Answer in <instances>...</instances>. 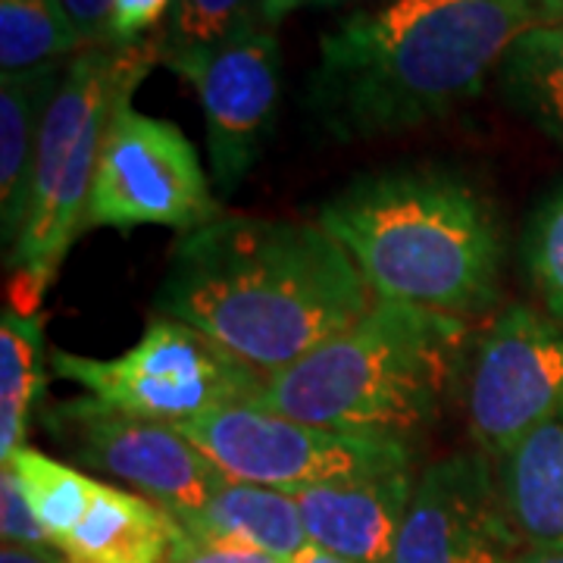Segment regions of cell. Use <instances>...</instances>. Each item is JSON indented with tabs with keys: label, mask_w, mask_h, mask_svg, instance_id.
<instances>
[{
	"label": "cell",
	"mask_w": 563,
	"mask_h": 563,
	"mask_svg": "<svg viewBox=\"0 0 563 563\" xmlns=\"http://www.w3.org/2000/svg\"><path fill=\"white\" fill-rule=\"evenodd\" d=\"M376 303L320 220L217 217L181 235L157 313L188 322L273 376L344 332Z\"/></svg>",
	"instance_id": "cell-1"
},
{
	"label": "cell",
	"mask_w": 563,
	"mask_h": 563,
	"mask_svg": "<svg viewBox=\"0 0 563 563\" xmlns=\"http://www.w3.org/2000/svg\"><path fill=\"white\" fill-rule=\"evenodd\" d=\"M536 25L532 0H385L322 35L303 103L335 141L401 135L473 101Z\"/></svg>",
	"instance_id": "cell-2"
},
{
	"label": "cell",
	"mask_w": 563,
	"mask_h": 563,
	"mask_svg": "<svg viewBox=\"0 0 563 563\" xmlns=\"http://www.w3.org/2000/svg\"><path fill=\"white\" fill-rule=\"evenodd\" d=\"M376 301L454 320L488 313L501 295L504 229L495 203L461 173L404 166L351 181L320 207Z\"/></svg>",
	"instance_id": "cell-3"
},
{
	"label": "cell",
	"mask_w": 563,
	"mask_h": 563,
	"mask_svg": "<svg viewBox=\"0 0 563 563\" xmlns=\"http://www.w3.org/2000/svg\"><path fill=\"white\" fill-rule=\"evenodd\" d=\"M466 320L376 301L298 363L266 376L261 407L354 439L407 444L461 379Z\"/></svg>",
	"instance_id": "cell-4"
},
{
	"label": "cell",
	"mask_w": 563,
	"mask_h": 563,
	"mask_svg": "<svg viewBox=\"0 0 563 563\" xmlns=\"http://www.w3.org/2000/svg\"><path fill=\"white\" fill-rule=\"evenodd\" d=\"M161 47L157 38L129 47H85L66 63L41 125L25 222L16 244L7 251V307L20 313L41 310L44 291L81 235L110 117L120 101L139 91L151 66L161 63Z\"/></svg>",
	"instance_id": "cell-5"
},
{
	"label": "cell",
	"mask_w": 563,
	"mask_h": 563,
	"mask_svg": "<svg viewBox=\"0 0 563 563\" xmlns=\"http://www.w3.org/2000/svg\"><path fill=\"white\" fill-rule=\"evenodd\" d=\"M51 366L103 407L176 429L222 407L257 404L266 385L261 369L166 313L151 317L141 342L113 361L54 351Z\"/></svg>",
	"instance_id": "cell-6"
},
{
	"label": "cell",
	"mask_w": 563,
	"mask_h": 563,
	"mask_svg": "<svg viewBox=\"0 0 563 563\" xmlns=\"http://www.w3.org/2000/svg\"><path fill=\"white\" fill-rule=\"evenodd\" d=\"M222 217L195 144L176 122L147 117L132 98L113 110L81 232L163 225L181 235Z\"/></svg>",
	"instance_id": "cell-7"
},
{
	"label": "cell",
	"mask_w": 563,
	"mask_h": 563,
	"mask_svg": "<svg viewBox=\"0 0 563 563\" xmlns=\"http://www.w3.org/2000/svg\"><path fill=\"white\" fill-rule=\"evenodd\" d=\"M229 479L298 495L303 488L410 470L413 448L354 439L273 413L261 404H235L179 426Z\"/></svg>",
	"instance_id": "cell-8"
},
{
	"label": "cell",
	"mask_w": 563,
	"mask_h": 563,
	"mask_svg": "<svg viewBox=\"0 0 563 563\" xmlns=\"http://www.w3.org/2000/svg\"><path fill=\"white\" fill-rule=\"evenodd\" d=\"M161 63L198 91L210 176L220 195H232L261 161L276 125L282 91L276 29L254 20L213 44L161 47Z\"/></svg>",
	"instance_id": "cell-9"
},
{
	"label": "cell",
	"mask_w": 563,
	"mask_h": 563,
	"mask_svg": "<svg viewBox=\"0 0 563 563\" xmlns=\"http://www.w3.org/2000/svg\"><path fill=\"white\" fill-rule=\"evenodd\" d=\"M463 410L479 454L501 461L563 410V322L507 307L463 363Z\"/></svg>",
	"instance_id": "cell-10"
},
{
	"label": "cell",
	"mask_w": 563,
	"mask_h": 563,
	"mask_svg": "<svg viewBox=\"0 0 563 563\" xmlns=\"http://www.w3.org/2000/svg\"><path fill=\"white\" fill-rule=\"evenodd\" d=\"M44 426L76 461L161 504L173 520L198 514L229 483L220 466L176 426L129 417L88 395L51 407Z\"/></svg>",
	"instance_id": "cell-11"
},
{
	"label": "cell",
	"mask_w": 563,
	"mask_h": 563,
	"mask_svg": "<svg viewBox=\"0 0 563 563\" xmlns=\"http://www.w3.org/2000/svg\"><path fill=\"white\" fill-rule=\"evenodd\" d=\"M523 551L485 454H454L417 476L395 563H514Z\"/></svg>",
	"instance_id": "cell-12"
},
{
	"label": "cell",
	"mask_w": 563,
	"mask_h": 563,
	"mask_svg": "<svg viewBox=\"0 0 563 563\" xmlns=\"http://www.w3.org/2000/svg\"><path fill=\"white\" fill-rule=\"evenodd\" d=\"M417 488L413 470H388L295 495L310 544L354 563H395Z\"/></svg>",
	"instance_id": "cell-13"
},
{
	"label": "cell",
	"mask_w": 563,
	"mask_h": 563,
	"mask_svg": "<svg viewBox=\"0 0 563 563\" xmlns=\"http://www.w3.org/2000/svg\"><path fill=\"white\" fill-rule=\"evenodd\" d=\"M498 488L526 551H563V410L498 461Z\"/></svg>",
	"instance_id": "cell-14"
},
{
	"label": "cell",
	"mask_w": 563,
	"mask_h": 563,
	"mask_svg": "<svg viewBox=\"0 0 563 563\" xmlns=\"http://www.w3.org/2000/svg\"><path fill=\"white\" fill-rule=\"evenodd\" d=\"M69 63V60H66ZM66 63L0 76V235L10 251L22 232L41 125L60 88Z\"/></svg>",
	"instance_id": "cell-15"
},
{
	"label": "cell",
	"mask_w": 563,
	"mask_h": 563,
	"mask_svg": "<svg viewBox=\"0 0 563 563\" xmlns=\"http://www.w3.org/2000/svg\"><path fill=\"white\" fill-rule=\"evenodd\" d=\"M173 517L161 504L101 483L81 523L57 544L66 563H163Z\"/></svg>",
	"instance_id": "cell-16"
},
{
	"label": "cell",
	"mask_w": 563,
	"mask_h": 563,
	"mask_svg": "<svg viewBox=\"0 0 563 563\" xmlns=\"http://www.w3.org/2000/svg\"><path fill=\"white\" fill-rule=\"evenodd\" d=\"M173 523L201 539H222V542L257 548L285 563L295 561L310 544L295 495L239 483V479L220 485L217 495L198 514Z\"/></svg>",
	"instance_id": "cell-17"
},
{
	"label": "cell",
	"mask_w": 563,
	"mask_h": 563,
	"mask_svg": "<svg viewBox=\"0 0 563 563\" xmlns=\"http://www.w3.org/2000/svg\"><path fill=\"white\" fill-rule=\"evenodd\" d=\"M498 88L520 117L563 144V25H536L514 41L498 66Z\"/></svg>",
	"instance_id": "cell-18"
},
{
	"label": "cell",
	"mask_w": 563,
	"mask_h": 563,
	"mask_svg": "<svg viewBox=\"0 0 563 563\" xmlns=\"http://www.w3.org/2000/svg\"><path fill=\"white\" fill-rule=\"evenodd\" d=\"M44 320L13 307L0 317V463L25 448L44 385Z\"/></svg>",
	"instance_id": "cell-19"
},
{
	"label": "cell",
	"mask_w": 563,
	"mask_h": 563,
	"mask_svg": "<svg viewBox=\"0 0 563 563\" xmlns=\"http://www.w3.org/2000/svg\"><path fill=\"white\" fill-rule=\"evenodd\" d=\"M85 51L63 0H0V69L29 73Z\"/></svg>",
	"instance_id": "cell-20"
},
{
	"label": "cell",
	"mask_w": 563,
	"mask_h": 563,
	"mask_svg": "<svg viewBox=\"0 0 563 563\" xmlns=\"http://www.w3.org/2000/svg\"><path fill=\"white\" fill-rule=\"evenodd\" d=\"M7 463L16 470L25 498H29L38 523L44 526V532L51 536V542L57 548L81 523V517L88 514L101 483L76 470V466H69V463L41 454L29 444L16 451Z\"/></svg>",
	"instance_id": "cell-21"
},
{
	"label": "cell",
	"mask_w": 563,
	"mask_h": 563,
	"mask_svg": "<svg viewBox=\"0 0 563 563\" xmlns=\"http://www.w3.org/2000/svg\"><path fill=\"white\" fill-rule=\"evenodd\" d=\"M523 261L548 317L563 322V181L536 207L526 229Z\"/></svg>",
	"instance_id": "cell-22"
},
{
	"label": "cell",
	"mask_w": 563,
	"mask_h": 563,
	"mask_svg": "<svg viewBox=\"0 0 563 563\" xmlns=\"http://www.w3.org/2000/svg\"><path fill=\"white\" fill-rule=\"evenodd\" d=\"M257 20V0H176L163 47H198L229 38Z\"/></svg>",
	"instance_id": "cell-23"
},
{
	"label": "cell",
	"mask_w": 563,
	"mask_h": 563,
	"mask_svg": "<svg viewBox=\"0 0 563 563\" xmlns=\"http://www.w3.org/2000/svg\"><path fill=\"white\" fill-rule=\"evenodd\" d=\"M0 536L3 544L25 551H57L44 526L38 523L32 504L22 492L20 476L10 463H0Z\"/></svg>",
	"instance_id": "cell-24"
},
{
	"label": "cell",
	"mask_w": 563,
	"mask_h": 563,
	"mask_svg": "<svg viewBox=\"0 0 563 563\" xmlns=\"http://www.w3.org/2000/svg\"><path fill=\"white\" fill-rule=\"evenodd\" d=\"M163 563H285L266 551L247 548L239 542H222V539H201L185 532L181 526L173 523L169 536V551Z\"/></svg>",
	"instance_id": "cell-25"
},
{
	"label": "cell",
	"mask_w": 563,
	"mask_h": 563,
	"mask_svg": "<svg viewBox=\"0 0 563 563\" xmlns=\"http://www.w3.org/2000/svg\"><path fill=\"white\" fill-rule=\"evenodd\" d=\"M173 7H176V0H113L110 44L129 47V44L147 41V32L157 29Z\"/></svg>",
	"instance_id": "cell-26"
},
{
	"label": "cell",
	"mask_w": 563,
	"mask_h": 563,
	"mask_svg": "<svg viewBox=\"0 0 563 563\" xmlns=\"http://www.w3.org/2000/svg\"><path fill=\"white\" fill-rule=\"evenodd\" d=\"M63 7L79 29L85 47H110L113 0H63Z\"/></svg>",
	"instance_id": "cell-27"
},
{
	"label": "cell",
	"mask_w": 563,
	"mask_h": 563,
	"mask_svg": "<svg viewBox=\"0 0 563 563\" xmlns=\"http://www.w3.org/2000/svg\"><path fill=\"white\" fill-rule=\"evenodd\" d=\"M303 3H313V0H257V20L276 29L288 13H295Z\"/></svg>",
	"instance_id": "cell-28"
},
{
	"label": "cell",
	"mask_w": 563,
	"mask_h": 563,
	"mask_svg": "<svg viewBox=\"0 0 563 563\" xmlns=\"http://www.w3.org/2000/svg\"><path fill=\"white\" fill-rule=\"evenodd\" d=\"M0 563H66V558L60 551H25V548L3 544Z\"/></svg>",
	"instance_id": "cell-29"
},
{
	"label": "cell",
	"mask_w": 563,
	"mask_h": 563,
	"mask_svg": "<svg viewBox=\"0 0 563 563\" xmlns=\"http://www.w3.org/2000/svg\"><path fill=\"white\" fill-rule=\"evenodd\" d=\"M542 25H563V0H532Z\"/></svg>",
	"instance_id": "cell-30"
},
{
	"label": "cell",
	"mask_w": 563,
	"mask_h": 563,
	"mask_svg": "<svg viewBox=\"0 0 563 563\" xmlns=\"http://www.w3.org/2000/svg\"><path fill=\"white\" fill-rule=\"evenodd\" d=\"M291 563H354V561H344L339 554H329V551H322L317 544H307L301 554L295 558Z\"/></svg>",
	"instance_id": "cell-31"
},
{
	"label": "cell",
	"mask_w": 563,
	"mask_h": 563,
	"mask_svg": "<svg viewBox=\"0 0 563 563\" xmlns=\"http://www.w3.org/2000/svg\"><path fill=\"white\" fill-rule=\"evenodd\" d=\"M514 563H563V551H523Z\"/></svg>",
	"instance_id": "cell-32"
},
{
	"label": "cell",
	"mask_w": 563,
	"mask_h": 563,
	"mask_svg": "<svg viewBox=\"0 0 563 563\" xmlns=\"http://www.w3.org/2000/svg\"><path fill=\"white\" fill-rule=\"evenodd\" d=\"M313 3H320V7H339L344 0H313Z\"/></svg>",
	"instance_id": "cell-33"
}]
</instances>
